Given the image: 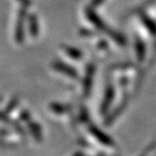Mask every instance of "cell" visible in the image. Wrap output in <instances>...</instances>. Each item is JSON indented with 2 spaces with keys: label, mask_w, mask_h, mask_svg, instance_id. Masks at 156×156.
I'll use <instances>...</instances> for the list:
<instances>
[{
  "label": "cell",
  "mask_w": 156,
  "mask_h": 156,
  "mask_svg": "<svg viewBox=\"0 0 156 156\" xmlns=\"http://www.w3.org/2000/svg\"><path fill=\"white\" fill-rule=\"evenodd\" d=\"M27 16V7H23L18 12V17L16 21V27H15V41L17 44H23L24 35H23V26L26 23V17Z\"/></svg>",
  "instance_id": "1"
},
{
  "label": "cell",
  "mask_w": 156,
  "mask_h": 156,
  "mask_svg": "<svg viewBox=\"0 0 156 156\" xmlns=\"http://www.w3.org/2000/svg\"><path fill=\"white\" fill-rule=\"evenodd\" d=\"M88 130H89L90 134H91L98 142H101V144H104L105 146H114L115 145V142L113 141V139H112L108 135H107L105 133L102 132L101 129H98V127L94 126V125H90L88 127Z\"/></svg>",
  "instance_id": "2"
},
{
  "label": "cell",
  "mask_w": 156,
  "mask_h": 156,
  "mask_svg": "<svg viewBox=\"0 0 156 156\" xmlns=\"http://www.w3.org/2000/svg\"><path fill=\"white\" fill-rule=\"evenodd\" d=\"M94 73H95L94 64L91 63V64L87 65L85 76H84V79H83V93H84V95H85V96H88L90 91H91Z\"/></svg>",
  "instance_id": "3"
},
{
  "label": "cell",
  "mask_w": 156,
  "mask_h": 156,
  "mask_svg": "<svg viewBox=\"0 0 156 156\" xmlns=\"http://www.w3.org/2000/svg\"><path fill=\"white\" fill-rule=\"evenodd\" d=\"M85 14H86L87 18H88V20L90 21V23H92L93 24H94L96 29L99 30L101 32H105V33L108 32V30L110 29H108V27H107V24L104 23V20H102L101 18L95 13L91 6H90V8H86Z\"/></svg>",
  "instance_id": "4"
},
{
  "label": "cell",
  "mask_w": 156,
  "mask_h": 156,
  "mask_svg": "<svg viewBox=\"0 0 156 156\" xmlns=\"http://www.w3.org/2000/svg\"><path fill=\"white\" fill-rule=\"evenodd\" d=\"M52 67L54 68L56 71H59V72L63 73L65 75L69 76L71 78H74V79H77L78 78V72L76 71V69H74L70 65L64 63V62H62V61H55L54 63L52 64Z\"/></svg>",
  "instance_id": "5"
},
{
  "label": "cell",
  "mask_w": 156,
  "mask_h": 156,
  "mask_svg": "<svg viewBox=\"0 0 156 156\" xmlns=\"http://www.w3.org/2000/svg\"><path fill=\"white\" fill-rule=\"evenodd\" d=\"M115 98V88L112 84H108L105 88V93L104 96V101L101 102V113L102 115L107 114V112L110 108L111 104L113 102V99Z\"/></svg>",
  "instance_id": "6"
},
{
  "label": "cell",
  "mask_w": 156,
  "mask_h": 156,
  "mask_svg": "<svg viewBox=\"0 0 156 156\" xmlns=\"http://www.w3.org/2000/svg\"><path fill=\"white\" fill-rule=\"evenodd\" d=\"M27 127H29L30 134H32L34 136V138L36 139V141H38V142L42 141V129H41L40 125L30 120L27 122Z\"/></svg>",
  "instance_id": "7"
},
{
  "label": "cell",
  "mask_w": 156,
  "mask_h": 156,
  "mask_svg": "<svg viewBox=\"0 0 156 156\" xmlns=\"http://www.w3.org/2000/svg\"><path fill=\"white\" fill-rule=\"evenodd\" d=\"M29 29L30 36L34 37V38H37L39 35V23L36 14L29 15Z\"/></svg>",
  "instance_id": "8"
},
{
  "label": "cell",
  "mask_w": 156,
  "mask_h": 156,
  "mask_svg": "<svg viewBox=\"0 0 156 156\" xmlns=\"http://www.w3.org/2000/svg\"><path fill=\"white\" fill-rule=\"evenodd\" d=\"M64 51L65 53L71 57L74 60H80L83 57V53L78 50L77 48H74V47H70V46H65L64 47Z\"/></svg>",
  "instance_id": "9"
},
{
  "label": "cell",
  "mask_w": 156,
  "mask_h": 156,
  "mask_svg": "<svg viewBox=\"0 0 156 156\" xmlns=\"http://www.w3.org/2000/svg\"><path fill=\"white\" fill-rule=\"evenodd\" d=\"M50 108H51V111L54 112L55 114H64L71 110V108L69 105L57 104V102H53V104L50 105Z\"/></svg>",
  "instance_id": "10"
},
{
  "label": "cell",
  "mask_w": 156,
  "mask_h": 156,
  "mask_svg": "<svg viewBox=\"0 0 156 156\" xmlns=\"http://www.w3.org/2000/svg\"><path fill=\"white\" fill-rule=\"evenodd\" d=\"M17 105H18V98H13L10 101V102L8 104L7 108H6V110H5V113L8 114V113H10V112H12Z\"/></svg>",
  "instance_id": "11"
},
{
  "label": "cell",
  "mask_w": 156,
  "mask_h": 156,
  "mask_svg": "<svg viewBox=\"0 0 156 156\" xmlns=\"http://www.w3.org/2000/svg\"><path fill=\"white\" fill-rule=\"evenodd\" d=\"M9 124H10L11 126L13 127L15 130H16V132H17V133H20L21 136H26V132H24L23 128L21 127L18 123H16V122H14V121H12V120H11L10 122H9Z\"/></svg>",
  "instance_id": "12"
},
{
  "label": "cell",
  "mask_w": 156,
  "mask_h": 156,
  "mask_svg": "<svg viewBox=\"0 0 156 156\" xmlns=\"http://www.w3.org/2000/svg\"><path fill=\"white\" fill-rule=\"evenodd\" d=\"M20 119L23 122H26V123H27L29 121L32 120V116H30V113L29 111H23L20 115Z\"/></svg>",
  "instance_id": "13"
},
{
  "label": "cell",
  "mask_w": 156,
  "mask_h": 156,
  "mask_svg": "<svg viewBox=\"0 0 156 156\" xmlns=\"http://www.w3.org/2000/svg\"><path fill=\"white\" fill-rule=\"evenodd\" d=\"M88 113H87V111H86V108H82V110H81V113H80V119H81V121L82 122H87L88 121Z\"/></svg>",
  "instance_id": "14"
},
{
  "label": "cell",
  "mask_w": 156,
  "mask_h": 156,
  "mask_svg": "<svg viewBox=\"0 0 156 156\" xmlns=\"http://www.w3.org/2000/svg\"><path fill=\"white\" fill-rule=\"evenodd\" d=\"M21 3V5L24 6V7H27V6L30 5V0H17Z\"/></svg>",
  "instance_id": "15"
},
{
  "label": "cell",
  "mask_w": 156,
  "mask_h": 156,
  "mask_svg": "<svg viewBox=\"0 0 156 156\" xmlns=\"http://www.w3.org/2000/svg\"><path fill=\"white\" fill-rule=\"evenodd\" d=\"M6 113H0V120H2L3 122H5L8 119L7 115H5Z\"/></svg>",
  "instance_id": "16"
},
{
  "label": "cell",
  "mask_w": 156,
  "mask_h": 156,
  "mask_svg": "<svg viewBox=\"0 0 156 156\" xmlns=\"http://www.w3.org/2000/svg\"><path fill=\"white\" fill-rule=\"evenodd\" d=\"M98 47H99V48H107L108 44H107V42H105V41H101V43L99 44Z\"/></svg>",
  "instance_id": "17"
},
{
  "label": "cell",
  "mask_w": 156,
  "mask_h": 156,
  "mask_svg": "<svg viewBox=\"0 0 156 156\" xmlns=\"http://www.w3.org/2000/svg\"><path fill=\"white\" fill-rule=\"evenodd\" d=\"M73 156H84V154L82 153V152H77V153H75Z\"/></svg>",
  "instance_id": "18"
}]
</instances>
